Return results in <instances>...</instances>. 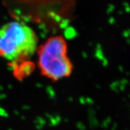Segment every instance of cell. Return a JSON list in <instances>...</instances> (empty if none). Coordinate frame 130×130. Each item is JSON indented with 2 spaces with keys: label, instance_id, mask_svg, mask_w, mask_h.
I'll list each match as a JSON object with an SVG mask.
<instances>
[{
  "label": "cell",
  "instance_id": "cell-1",
  "mask_svg": "<svg viewBox=\"0 0 130 130\" xmlns=\"http://www.w3.org/2000/svg\"><path fill=\"white\" fill-rule=\"evenodd\" d=\"M38 48L34 30L20 21H11L0 28V57L11 64L25 62Z\"/></svg>",
  "mask_w": 130,
  "mask_h": 130
},
{
  "label": "cell",
  "instance_id": "cell-2",
  "mask_svg": "<svg viewBox=\"0 0 130 130\" xmlns=\"http://www.w3.org/2000/svg\"><path fill=\"white\" fill-rule=\"evenodd\" d=\"M38 67L42 75L57 81L71 75L73 64L68 56V44L62 36H53L39 46Z\"/></svg>",
  "mask_w": 130,
  "mask_h": 130
}]
</instances>
